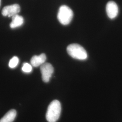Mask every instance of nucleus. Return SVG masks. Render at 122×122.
Returning <instances> with one entry per match:
<instances>
[{"label": "nucleus", "instance_id": "obj_12", "mask_svg": "<svg viewBox=\"0 0 122 122\" xmlns=\"http://www.w3.org/2000/svg\"><path fill=\"white\" fill-rule=\"evenodd\" d=\"M0 4H1V0H0Z\"/></svg>", "mask_w": 122, "mask_h": 122}, {"label": "nucleus", "instance_id": "obj_5", "mask_svg": "<svg viewBox=\"0 0 122 122\" xmlns=\"http://www.w3.org/2000/svg\"><path fill=\"white\" fill-rule=\"evenodd\" d=\"M20 10V7L18 4H13L4 7L2 10V15L4 16L12 17L17 15Z\"/></svg>", "mask_w": 122, "mask_h": 122}, {"label": "nucleus", "instance_id": "obj_9", "mask_svg": "<svg viewBox=\"0 0 122 122\" xmlns=\"http://www.w3.org/2000/svg\"><path fill=\"white\" fill-rule=\"evenodd\" d=\"M16 111L11 109L0 119V122H13L16 116Z\"/></svg>", "mask_w": 122, "mask_h": 122}, {"label": "nucleus", "instance_id": "obj_6", "mask_svg": "<svg viewBox=\"0 0 122 122\" xmlns=\"http://www.w3.org/2000/svg\"><path fill=\"white\" fill-rule=\"evenodd\" d=\"M106 10L108 17L113 19L116 17L118 12V8L116 3L113 1H110L106 5Z\"/></svg>", "mask_w": 122, "mask_h": 122}, {"label": "nucleus", "instance_id": "obj_2", "mask_svg": "<svg viewBox=\"0 0 122 122\" xmlns=\"http://www.w3.org/2000/svg\"><path fill=\"white\" fill-rule=\"evenodd\" d=\"M67 52L70 56L73 58L84 60L87 58V54L86 50L78 44H71L67 47Z\"/></svg>", "mask_w": 122, "mask_h": 122}, {"label": "nucleus", "instance_id": "obj_1", "mask_svg": "<svg viewBox=\"0 0 122 122\" xmlns=\"http://www.w3.org/2000/svg\"><path fill=\"white\" fill-rule=\"evenodd\" d=\"M60 102L54 100L49 104L46 114V118L48 122H57L60 117L61 112Z\"/></svg>", "mask_w": 122, "mask_h": 122}, {"label": "nucleus", "instance_id": "obj_11", "mask_svg": "<svg viewBox=\"0 0 122 122\" xmlns=\"http://www.w3.org/2000/svg\"><path fill=\"white\" fill-rule=\"evenodd\" d=\"M22 71L25 73H30L32 71V65L28 63H24L22 68Z\"/></svg>", "mask_w": 122, "mask_h": 122}, {"label": "nucleus", "instance_id": "obj_4", "mask_svg": "<svg viewBox=\"0 0 122 122\" xmlns=\"http://www.w3.org/2000/svg\"><path fill=\"white\" fill-rule=\"evenodd\" d=\"M40 71L43 81L46 83L49 82L54 72L52 66L49 63H44L40 66Z\"/></svg>", "mask_w": 122, "mask_h": 122}, {"label": "nucleus", "instance_id": "obj_7", "mask_svg": "<svg viewBox=\"0 0 122 122\" xmlns=\"http://www.w3.org/2000/svg\"><path fill=\"white\" fill-rule=\"evenodd\" d=\"M46 58V56L44 53L41 54L39 56H34L31 59V64L34 67L41 66L45 63Z\"/></svg>", "mask_w": 122, "mask_h": 122}, {"label": "nucleus", "instance_id": "obj_8", "mask_svg": "<svg viewBox=\"0 0 122 122\" xmlns=\"http://www.w3.org/2000/svg\"><path fill=\"white\" fill-rule=\"evenodd\" d=\"M24 18L21 16L16 15L12 17V21L10 24V27L12 29H15L21 26L24 23Z\"/></svg>", "mask_w": 122, "mask_h": 122}, {"label": "nucleus", "instance_id": "obj_10", "mask_svg": "<svg viewBox=\"0 0 122 122\" xmlns=\"http://www.w3.org/2000/svg\"><path fill=\"white\" fill-rule=\"evenodd\" d=\"M19 61V59L17 57H14L9 61V67L11 68H14L18 65Z\"/></svg>", "mask_w": 122, "mask_h": 122}, {"label": "nucleus", "instance_id": "obj_3", "mask_svg": "<svg viewBox=\"0 0 122 122\" xmlns=\"http://www.w3.org/2000/svg\"><path fill=\"white\" fill-rule=\"evenodd\" d=\"M73 17V12L68 6L63 5L59 8L57 19L61 24L67 25L71 22Z\"/></svg>", "mask_w": 122, "mask_h": 122}]
</instances>
